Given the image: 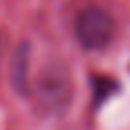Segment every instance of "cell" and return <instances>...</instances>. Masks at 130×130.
<instances>
[{"label": "cell", "instance_id": "1", "mask_svg": "<svg viewBox=\"0 0 130 130\" xmlns=\"http://www.w3.org/2000/svg\"><path fill=\"white\" fill-rule=\"evenodd\" d=\"M30 93H32L35 104L41 110L49 114L63 112L69 106L71 95H73V83H71L69 71L57 63L43 67L32 81Z\"/></svg>", "mask_w": 130, "mask_h": 130}, {"label": "cell", "instance_id": "2", "mask_svg": "<svg viewBox=\"0 0 130 130\" xmlns=\"http://www.w3.org/2000/svg\"><path fill=\"white\" fill-rule=\"evenodd\" d=\"M116 32V22L112 14L100 6H89L81 10L75 18V37L81 47L89 51L106 49Z\"/></svg>", "mask_w": 130, "mask_h": 130}]
</instances>
